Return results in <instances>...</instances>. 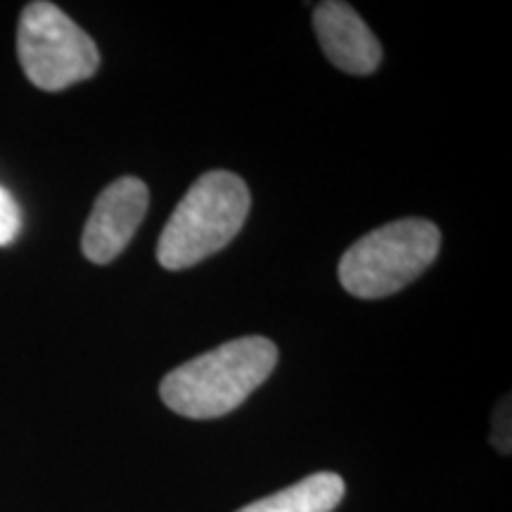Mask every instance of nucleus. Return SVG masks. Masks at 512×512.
Masks as SVG:
<instances>
[{
    "mask_svg": "<svg viewBox=\"0 0 512 512\" xmlns=\"http://www.w3.org/2000/svg\"><path fill=\"white\" fill-rule=\"evenodd\" d=\"M275 366L278 347L271 339L240 337L171 370L159 384V396L183 418H221L261 387Z\"/></svg>",
    "mask_w": 512,
    "mask_h": 512,
    "instance_id": "nucleus-1",
    "label": "nucleus"
},
{
    "mask_svg": "<svg viewBox=\"0 0 512 512\" xmlns=\"http://www.w3.org/2000/svg\"><path fill=\"white\" fill-rule=\"evenodd\" d=\"M252 207V195L240 176L209 171L192 183L159 235L157 261L166 271H183L228 245Z\"/></svg>",
    "mask_w": 512,
    "mask_h": 512,
    "instance_id": "nucleus-2",
    "label": "nucleus"
},
{
    "mask_svg": "<svg viewBox=\"0 0 512 512\" xmlns=\"http://www.w3.org/2000/svg\"><path fill=\"white\" fill-rule=\"evenodd\" d=\"M441 247V230L427 219H399L363 235L339 261V283L358 299H382L413 283Z\"/></svg>",
    "mask_w": 512,
    "mask_h": 512,
    "instance_id": "nucleus-3",
    "label": "nucleus"
},
{
    "mask_svg": "<svg viewBox=\"0 0 512 512\" xmlns=\"http://www.w3.org/2000/svg\"><path fill=\"white\" fill-rule=\"evenodd\" d=\"M17 55L27 79L41 91L55 93L91 79L100 67V50L67 12L46 0L22 10Z\"/></svg>",
    "mask_w": 512,
    "mask_h": 512,
    "instance_id": "nucleus-4",
    "label": "nucleus"
},
{
    "mask_svg": "<svg viewBox=\"0 0 512 512\" xmlns=\"http://www.w3.org/2000/svg\"><path fill=\"white\" fill-rule=\"evenodd\" d=\"M150 192L136 176H124L107 185L93 204L81 249L93 264H110L124 252L147 214Z\"/></svg>",
    "mask_w": 512,
    "mask_h": 512,
    "instance_id": "nucleus-5",
    "label": "nucleus"
},
{
    "mask_svg": "<svg viewBox=\"0 0 512 512\" xmlns=\"http://www.w3.org/2000/svg\"><path fill=\"white\" fill-rule=\"evenodd\" d=\"M313 29L328 60L342 72L363 76L375 72L382 46L361 15L347 3L325 0L313 10Z\"/></svg>",
    "mask_w": 512,
    "mask_h": 512,
    "instance_id": "nucleus-6",
    "label": "nucleus"
},
{
    "mask_svg": "<svg viewBox=\"0 0 512 512\" xmlns=\"http://www.w3.org/2000/svg\"><path fill=\"white\" fill-rule=\"evenodd\" d=\"M344 489V479L335 472H316L238 512H332L344 498Z\"/></svg>",
    "mask_w": 512,
    "mask_h": 512,
    "instance_id": "nucleus-7",
    "label": "nucleus"
},
{
    "mask_svg": "<svg viewBox=\"0 0 512 512\" xmlns=\"http://www.w3.org/2000/svg\"><path fill=\"white\" fill-rule=\"evenodd\" d=\"M19 226H22V214H19L15 197L0 188V247L10 245L17 238Z\"/></svg>",
    "mask_w": 512,
    "mask_h": 512,
    "instance_id": "nucleus-8",
    "label": "nucleus"
},
{
    "mask_svg": "<svg viewBox=\"0 0 512 512\" xmlns=\"http://www.w3.org/2000/svg\"><path fill=\"white\" fill-rule=\"evenodd\" d=\"M496 432H494V444L501 453H510V399L505 396V406L501 403L496 411Z\"/></svg>",
    "mask_w": 512,
    "mask_h": 512,
    "instance_id": "nucleus-9",
    "label": "nucleus"
}]
</instances>
